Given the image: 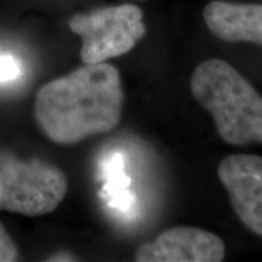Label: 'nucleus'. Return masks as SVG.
Returning <instances> with one entry per match:
<instances>
[{
	"label": "nucleus",
	"mask_w": 262,
	"mask_h": 262,
	"mask_svg": "<svg viewBox=\"0 0 262 262\" xmlns=\"http://www.w3.org/2000/svg\"><path fill=\"white\" fill-rule=\"evenodd\" d=\"M124 92L117 67L83 64L39 88L35 120L57 144H75L113 131L121 121Z\"/></svg>",
	"instance_id": "f257e3e1"
},
{
	"label": "nucleus",
	"mask_w": 262,
	"mask_h": 262,
	"mask_svg": "<svg viewBox=\"0 0 262 262\" xmlns=\"http://www.w3.org/2000/svg\"><path fill=\"white\" fill-rule=\"evenodd\" d=\"M195 101L213 117L222 140L232 146L262 143V95L233 66L208 58L191 76Z\"/></svg>",
	"instance_id": "f03ea898"
},
{
	"label": "nucleus",
	"mask_w": 262,
	"mask_h": 262,
	"mask_svg": "<svg viewBox=\"0 0 262 262\" xmlns=\"http://www.w3.org/2000/svg\"><path fill=\"white\" fill-rule=\"evenodd\" d=\"M64 172L44 160L0 155V210L28 217L53 213L67 194Z\"/></svg>",
	"instance_id": "7ed1b4c3"
},
{
	"label": "nucleus",
	"mask_w": 262,
	"mask_h": 262,
	"mask_svg": "<svg viewBox=\"0 0 262 262\" xmlns=\"http://www.w3.org/2000/svg\"><path fill=\"white\" fill-rule=\"evenodd\" d=\"M69 28L82 38L83 64L105 63L124 56L146 35L143 10L130 3L106 6L91 13H76Z\"/></svg>",
	"instance_id": "20e7f679"
},
{
	"label": "nucleus",
	"mask_w": 262,
	"mask_h": 262,
	"mask_svg": "<svg viewBox=\"0 0 262 262\" xmlns=\"http://www.w3.org/2000/svg\"><path fill=\"white\" fill-rule=\"evenodd\" d=\"M217 175L239 220L262 237V156L229 155L220 162Z\"/></svg>",
	"instance_id": "39448f33"
},
{
	"label": "nucleus",
	"mask_w": 262,
	"mask_h": 262,
	"mask_svg": "<svg viewBox=\"0 0 262 262\" xmlns=\"http://www.w3.org/2000/svg\"><path fill=\"white\" fill-rule=\"evenodd\" d=\"M226 246L215 233L192 226H177L160 233L153 242L141 245L137 262H220Z\"/></svg>",
	"instance_id": "423d86ee"
},
{
	"label": "nucleus",
	"mask_w": 262,
	"mask_h": 262,
	"mask_svg": "<svg viewBox=\"0 0 262 262\" xmlns=\"http://www.w3.org/2000/svg\"><path fill=\"white\" fill-rule=\"evenodd\" d=\"M203 16L214 37L262 47V5L214 0L204 8Z\"/></svg>",
	"instance_id": "0eeeda50"
},
{
	"label": "nucleus",
	"mask_w": 262,
	"mask_h": 262,
	"mask_svg": "<svg viewBox=\"0 0 262 262\" xmlns=\"http://www.w3.org/2000/svg\"><path fill=\"white\" fill-rule=\"evenodd\" d=\"M99 178L103 179L102 196L106 206L125 219H133L136 214V195L131 192V179L124 170L121 153L114 151L105 156L99 165Z\"/></svg>",
	"instance_id": "6e6552de"
},
{
	"label": "nucleus",
	"mask_w": 262,
	"mask_h": 262,
	"mask_svg": "<svg viewBox=\"0 0 262 262\" xmlns=\"http://www.w3.org/2000/svg\"><path fill=\"white\" fill-rule=\"evenodd\" d=\"M22 76V64L16 57L0 54V84L10 83Z\"/></svg>",
	"instance_id": "1a4fd4ad"
},
{
	"label": "nucleus",
	"mask_w": 262,
	"mask_h": 262,
	"mask_svg": "<svg viewBox=\"0 0 262 262\" xmlns=\"http://www.w3.org/2000/svg\"><path fill=\"white\" fill-rule=\"evenodd\" d=\"M19 259V251L15 242L5 229L0 225V262H13Z\"/></svg>",
	"instance_id": "9d476101"
}]
</instances>
